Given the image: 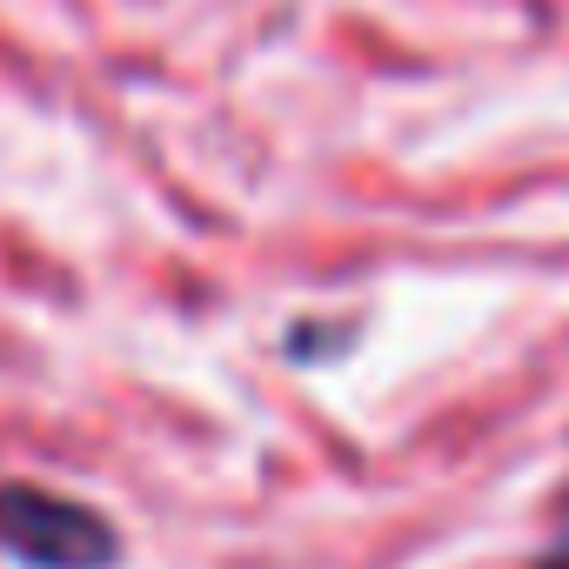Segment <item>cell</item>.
<instances>
[{"instance_id":"obj_1","label":"cell","mask_w":569,"mask_h":569,"mask_svg":"<svg viewBox=\"0 0 569 569\" xmlns=\"http://www.w3.org/2000/svg\"><path fill=\"white\" fill-rule=\"evenodd\" d=\"M0 549L34 569H108L121 556V536L88 502H68L34 482H0Z\"/></svg>"},{"instance_id":"obj_2","label":"cell","mask_w":569,"mask_h":569,"mask_svg":"<svg viewBox=\"0 0 569 569\" xmlns=\"http://www.w3.org/2000/svg\"><path fill=\"white\" fill-rule=\"evenodd\" d=\"M536 569H569V516H562V529H556V542L536 556Z\"/></svg>"}]
</instances>
